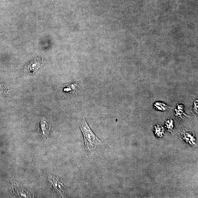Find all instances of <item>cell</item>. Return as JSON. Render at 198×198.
Wrapping results in <instances>:
<instances>
[{"mask_svg":"<svg viewBox=\"0 0 198 198\" xmlns=\"http://www.w3.org/2000/svg\"><path fill=\"white\" fill-rule=\"evenodd\" d=\"M80 128L83 134L87 156L90 157L95 150L100 145L104 144L105 143L99 139L92 131L84 118L82 120Z\"/></svg>","mask_w":198,"mask_h":198,"instance_id":"6da1fadb","label":"cell"},{"mask_svg":"<svg viewBox=\"0 0 198 198\" xmlns=\"http://www.w3.org/2000/svg\"><path fill=\"white\" fill-rule=\"evenodd\" d=\"M50 181L53 189L55 192L62 196H65L66 195L64 185L59 178L51 176Z\"/></svg>","mask_w":198,"mask_h":198,"instance_id":"7a4b0ae2","label":"cell"},{"mask_svg":"<svg viewBox=\"0 0 198 198\" xmlns=\"http://www.w3.org/2000/svg\"><path fill=\"white\" fill-rule=\"evenodd\" d=\"M181 136L182 139L186 142V143L192 146L196 145V140L194 135L191 132L183 129L181 133Z\"/></svg>","mask_w":198,"mask_h":198,"instance_id":"3957f363","label":"cell"},{"mask_svg":"<svg viewBox=\"0 0 198 198\" xmlns=\"http://www.w3.org/2000/svg\"><path fill=\"white\" fill-rule=\"evenodd\" d=\"M174 114L180 119H184L188 116L185 114L184 107L182 104H178L174 109Z\"/></svg>","mask_w":198,"mask_h":198,"instance_id":"277c9868","label":"cell"},{"mask_svg":"<svg viewBox=\"0 0 198 198\" xmlns=\"http://www.w3.org/2000/svg\"><path fill=\"white\" fill-rule=\"evenodd\" d=\"M40 127H41L42 132L43 136H47L49 134V130L48 125L47 123L44 120H42L40 122Z\"/></svg>","mask_w":198,"mask_h":198,"instance_id":"5b68a950","label":"cell"},{"mask_svg":"<svg viewBox=\"0 0 198 198\" xmlns=\"http://www.w3.org/2000/svg\"><path fill=\"white\" fill-rule=\"evenodd\" d=\"M153 106L156 109L162 111H165L168 109H169L171 108L167 105L163 103L159 102L155 103L153 104Z\"/></svg>","mask_w":198,"mask_h":198,"instance_id":"8992f818","label":"cell"},{"mask_svg":"<svg viewBox=\"0 0 198 198\" xmlns=\"http://www.w3.org/2000/svg\"><path fill=\"white\" fill-rule=\"evenodd\" d=\"M154 132L156 136L159 137H161L163 136L164 132V128L163 127L157 125L155 126Z\"/></svg>","mask_w":198,"mask_h":198,"instance_id":"52a82bcc","label":"cell"},{"mask_svg":"<svg viewBox=\"0 0 198 198\" xmlns=\"http://www.w3.org/2000/svg\"><path fill=\"white\" fill-rule=\"evenodd\" d=\"M165 127L168 129V132H172L174 128V120L172 119H168L165 121Z\"/></svg>","mask_w":198,"mask_h":198,"instance_id":"ba28073f","label":"cell"},{"mask_svg":"<svg viewBox=\"0 0 198 198\" xmlns=\"http://www.w3.org/2000/svg\"><path fill=\"white\" fill-rule=\"evenodd\" d=\"M193 111L196 114H198V100H196L194 102L193 107Z\"/></svg>","mask_w":198,"mask_h":198,"instance_id":"9c48e42d","label":"cell"}]
</instances>
